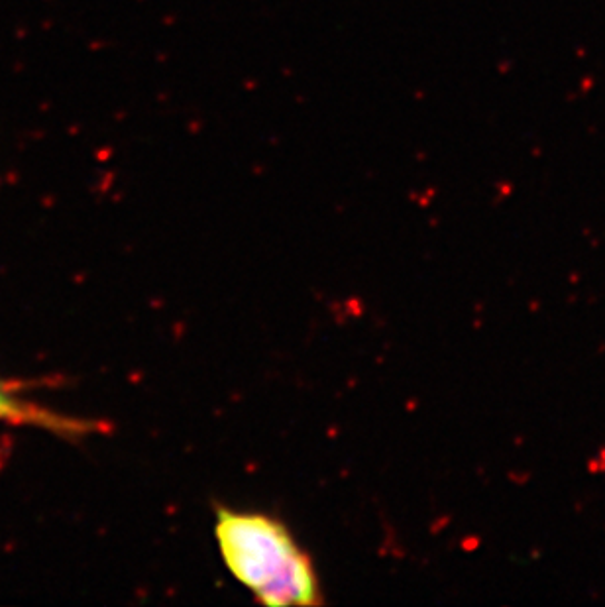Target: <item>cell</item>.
Returning a JSON list of instances; mask_svg holds the SVG:
<instances>
[{"label":"cell","instance_id":"cell-1","mask_svg":"<svg viewBox=\"0 0 605 607\" xmlns=\"http://www.w3.org/2000/svg\"><path fill=\"white\" fill-rule=\"evenodd\" d=\"M214 537L232 576L265 606H317L319 576L285 525L259 511L216 509Z\"/></svg>","mask_w":605,"mask_h":607},{"label":"cell","instance_id":"cell-2","mask_svg":"<svg viewBox=\"0 0 605 607\" xmlns=\"http://www.w3.org/2000/svg\"><path fill=\"white\" fill-rule=\"evenodd\" d=\"M0 420L14 422V424H26V426H37V428L53 430L65 436H85L98 428L96 422L61 415V413L45 409L37 403H32L28 399H22L4 382H0Z\"/></svg>","mask_w":605,"mask_h":607}]
</instances>
